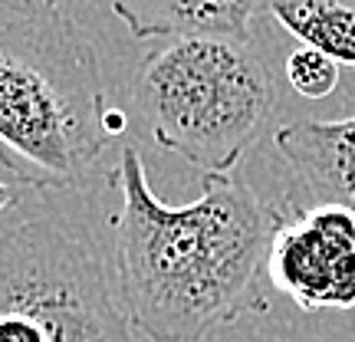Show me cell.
Segmentation results:
<instances>
[{
	"instance_id": "6da1fadb",
	"label": "cell",
	"mask_w": 355,
	"mask_h": 342,
	"mask_svg": "<svg viewBox=\"0 0 355 342\" xmlns=\"http://www.w3.org/2000/svg\"><path fill=\"white\" fill-rule=\"evenodd\" d=\"M115 185V293L132 330L152 342H201L254 303L270 237L283 217L234 175H204L188 204H165L135 148Z\"/></svg>"
},
{
	"instance_id": "7a4b0ae2",
	"label": "cell",
	"mask_w": 355,
	"mask_h": 342,
	"mask_svg": "<svg viewBox=\"0 0 355 342\" xmlns=\"http://www.w3.org/2000/svg\"><path fill=\"white\" fill-rule=\"evenodd\" d=\"M125 119L99 56L66 10L0 26V148L46 188H83Z\"/></svg>"
},
{
	"instance_id": "3957f363",
	"label": "cell",
	"mask_w": 355,
	"mask_h": 342,
	"mask_svg": "<svg viewBox=\"0 0 355 342\" xmlns=\"http://www.w3.org/2000/svg\"><path fill=\"white\" fill-rule=\"evenodd\" d=\"M132 105L165 152L204 175H234L270 126L277 89L250 40L184 37L145 56Z\"/></svg>"
},
{
	"instance_id": "277c9868",
	"label": "cell",
	"mask_w": 355,
	"mask_h": 342,
	"mask_svg": "<svg viewBox=\"0 0 355 342\" xmlns=\"http://www.w3.org/2000/svg\"><path fill=\"white\" fill-rule=\"evenodd\" d=\"M0 342H135V330L96 247L30 217L0 234Z\"/></svg>"
},
{
	"instance_id": "5b68a950",
	"label": "cell",
	"mask_w": 355,
	"mask_h": 342,
	"mask_svg": "<svg viewBox=\"0 0 355 342\" xmlns=\"http://www.w3.org/2000/svg\"><path fill=\"white\" fill-rule=\"evenodd\" d=\"M263 266L303 313L355 309V214L343 204H313L283 217Z\"/></svg>"
},
{
	"instance_id": "8992f818",
	"label": "cell",
	"mask_w": 355,
	"mask_h": 342,
	"mask_svg": "<svg viewBox=\"0 0 355 342\" xmlns=\"http://www.w3.org/2000/svg\"><path fill=\"white\" fill-rule=\"evenodd\" d=\"M277 152L316 204H343L355 214V115L277 128Z\"/></svg>"
},
{
	"instance_id": "52a82bcc",
	"label": "cell",
	"mask_w": 355,
	"mask_h": 342,
	"mask_svg": "<svg viewBox=\"0 0 355 342\" xmlns=\"http://www.w3.org/2000/svg\"><path fill=\"white\" fill-rule=\"evenodd\" d=\"M260 7L263 0H112V13L135 40H250Z\"/></svg>"
},
{
	"instance_id": "ba28073f",
	"label": "cell",
	"mask_w": 355,
	"mask_h": 342,
	"mask_svg": "<svg viewBox=\"0 0 355 342\" xmlns=\"http://www.w3.org/2000/svg\"><path fill=\"white\" fill-rule=\"evenodd\" d=\"M263 7L300 46L355 66V0H263Z\"/></svg>"
},
{
	"instance_id": "9c48e42d",
	"label": "cell",
	"mask_w": 355,
	"mask_h": 342,
	"mask_svg": "<svg viewBox=\"0 0 355 342\" xmlns=\"http://www.w3.org/2000/svg\"><path fill=\"white\" fill-rule=\"evenodd\" d=\"M283 73L290 79V86L296 96L303 99H326L329 92L339 86V63L329 60L326 53L313 50V46H296L283 63Z\"/></svg>"
},
{
	"instance_id": "30bf717a",
	"label": "cell",
	"mask_w": 355,
	"mask_h": 342,
	"mask_svg": "<svg viewBox=\"0 0 355 342\" xmlns=\"http://www.w3.org/2000/svg\"><path fill=\"white\" fill-rule=\"evenodd\" d=\"M40 188H46V185H43L37 175H30L24 165H17L10 155L0 148V214H3L7 207H13L24 194L40 191Z\"/></svg>"
},
{
	"instance_id": "8fae6325",
	"label": "cell",
	"mask_w": 355,
	"mask_h": 342,
	"mask_svg": "<svg viewBox=\"0 0 355 342\" xmlns=\"http://www.w3.org/2000/svg\"><path fill=\"white\" fill-rule=\"evenodd\" d=\"M0 7H7V10L17 13V17H33V13L60 7V0H0Z\"/></svg>"
}]
</instances>
